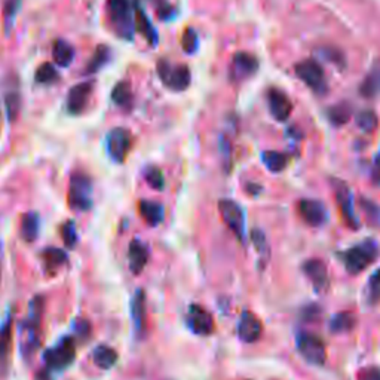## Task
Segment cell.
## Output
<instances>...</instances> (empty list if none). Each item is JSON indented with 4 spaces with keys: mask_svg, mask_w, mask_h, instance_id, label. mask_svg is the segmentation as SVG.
Here are the masks:
<instances>
[{
    "mask_svg": "<svg viewBox=\"0 0 380 380\" xmlns=\"http://www.w3.org/2000/svg\"><path fill=\"white\" fill-rule=\"evenodd\" d=\"M45 309V300L42 296H35L28 306V315L26 321L21 325L23 330V340H21V352L26 360H31V356L40 346V327H42V315Z\"/></svg>",
    "mask_w": 380,
    "mask_h": 380,
    "instance_id": "cell-1",
    "label": "cell"
},
{
    "mask_svg": "<svg viewBox=\"0 0 380 380\" xmlns=\"http://www.w3.org/2000/svg\"><path fill=\"white\" fill-rule=\"evenodd\" d=\"M108 21L115 33L125 40H133L135 33V6L131 0H107Z\"/></svg>",
    "mask_w": 380,
    "mask_h": 380,
    "instance_id": "cell-2",
    "label": "cell"
},
{
    "mask_svg": "<svg viewBox=\"0 0 380 380\" xmlns=\"http://www.w3.org/2000/svg\"><path fill=\"white\" fill-rule=\"evenodd\" d=\"M380 254V247L374 240H365L340 254L347 274L358 275L373 265Z\"/></svg>",
    "mask_w": 380,
    "mask_h": 380,
    "instance_id": "cell-3",
    "label": "cell"
},
{
    "mask_svg": "<svg viewBox=\"0 0 380 380\" xmlns=\"http://www.w3.org/2000/svg\"><path fill=\"white\" fill-rule=\"evenodd\" d=\"M76 358V343L72 336H64V338L56 345L49 347L43 354V363L47 368L56 372L66 370L70 367Z\"/></svg>",
    "mask_w": 380,
    "mask_h": 380,
    "instance_id": "cell-4",
    "label": "cell"
},
{
    "mask_svg": "<svg viewBox=\"0 0 380 380\" xmlns=\"http://www.w3.org/2000/svg\"><path fill=\"white\" fill-rule=\"evenodd\" d=\"M69 204L74 211H90L92 208V181L85 172H74L70 177Z\"/></svg>",
    "mask_w": 380,
    "mask_h": 380,
    "instance_id": "cell-5",
    "label": "cell"
},
{
    "mask_svg": "<svg viewBox=\"0 0 380 380\" xmlns=\"http://www.w3.org/2000/svg\"><path fill=\"white\" fill-rule=\"evenodd\" d=\"M158 74L167 88L172 91H186L192 82V73L186 64H171L167 60L158 63Z\"/></svg>",
    "mask_w": 380,
    "mask_h": 380,
    "instance_id": "cell-6",
    "label": "cell"
},
{
    "mask_svg": "<svg viewBox=\"0 0 380 380\" xmlns=\"http://www.w3.org/2000/svg\"><path fill=\"white\" fill-rule=\"evenodd\" d=\"M296 346L303 360L312 365H322L327 360L325 342L317 334L300 333L296 339Z\"/></svg>",
    "mask_w": 380,
    "mask_h": 380,
    "instance_id": "cell-7",
    "label": "cell"
},
{
    "mask_svg": "<svg viewBox=\"0 0 380 380\" xmlns=\"http://www.w3.org/2000/svg\"><path fill=\"white\" fill-rule=\"evenodd\" d=\"M295 72L297 78L318 95L327 92V79L321 64L315 60H303L296 64Z\"/></svg>",
    "mask_w": 380,
    "mask_h": 380,
    "instance_id": "cell-8",
    "label": "cell"
},
{
    "mask_svg": "<svg viewBox=\"0 0 380 380\" xmlns=\"http://www.w3.org/2000/svg\"><path fill=\"white\" fill-rule=\"evenodd\" d=\"M331 188L334 192L336 202H338V205H339L346 224L349 226L351 229H358V227H360V220H358V215L355 213L354 195H352L351 188L347 186L345 181L338 180V179L331 180Z\"/></svg>",
    "mask_w": 380,
    "mask_h": 380,
    "instance_id": "cell-9",
    "label": "cell"
},
{
    "mask_svg": "<svg viewBox=\"0 0 380 380\" xmlns=\"http://www.w3.org/2000/svg\"><path fill=\"white\" fill-rule=\"evenodd\" d=\"M219 211L224 224L238 238V241L245 240V215L240 204L233 199H222L219 202Z\"/></svg>",
    "mask_w": 380,
    "mask_h": 380,
    "instance_id": "cell-10",
    "label": "cell"
},
{
    "mask_svg": "<svg viewBox=\"0 0 380 380\" xmlns=\"http://www.w3.org/2000/svg\"><path fill=\"white\" fill-rule=\"evenodd\" d=\"M133 144V135L125 128H113L106 137V150L112 160L122 164Z\"/></svg>",
    "mask_w": 380,
    "mask_h": 380,
    "instance_id": "cell-11",
    "label": "cell"
},
{
    "mask_svg": "<svg viewBox=\"0 0 380 380\" xmlns=\"http://www.w3.org/2000/svg\"><path fill=\"white\" fill-rule=\"evenodd\" d=\"M188 327L198 336H210L214 331L213 315L201 305H190L186 313Z\"/></svg>",
    "mask_w": 380,
    "mask_h": 380,
    "instance_id": "cell-12",
    "label": "cell"
},
{
    "mask_svg": "<svg viewBox=\"0 0 380 380\" xmlns=\"http://www.w3.org/2000/svg\"><path fill=\"white\" fill-rule=\"evenodd\" d=\"M13 313H9L6 320L0 325V376H6L10 365V352H13Z\"/></svg>",
    "mask_w": 380,
    "mask_h": 380,
    "instance_id": "cell-13",
    "label": "cell"
},
{
    "mask_svg": "<svg viewBox=\"0 0 380 380\" xmlns=\"http://www.w3.org/2000/svg\"><path fill=\"white\" fill-rule=\"evenodd\" d=\"M258 70V60L249 52H236L231 64V76L233 81H244L251 78Z\"/></svg>",
    "mask_w": 380,
    "mask_h": 380,
    "instance_id": "cell-14",
    "label": "cell"
},
{
    "mask_svg": "<svg viewBox=\"0 0 380 380\" xmlns=\"http://www.w3.org/2000/svg\"><path fill=\"white\" fill-rule=\"evenodd\" d=\"M267 106L269 112L278 122H286L291 116L292 103L290 97L279 88H270L267 91Z\"/></svg>",
    "mask_w": 380,
    "mask_h": 380,
    "instance_id": "cell-15",
    "label": "cell"
},
{
    "mask_svg": "<svg viewBox=\"0 0 380 380\" xmlns=\"http://www.w3.org/2000/svg\"><path fill=\"white\" fill-rule=\"evenodd\" d=\"M303 274L311 281V284L317 291L327 290L330 284V276H329V269L325 263L320 258H311L306 260L301 266Z\"/></svg>",
    "mask_w": 380,
    "mask_h": 380,
    "instance_id": "cell-16",
    "label": "cell"
},
{
    "mask_svg": "<svg viewBox=\"0 0 380 380\" xmlns=\"http://www.w3.org/2000/svg\"><path fill=\"white\" fill-rule=\"evenodd\" d=\"M299 214L301 219L305 220L309 226L320 227L325 224L329 219L327 208L324 207V204L317 199H301L299 202Z\"/></svg>",
    "mask_w": 380,
    "mask_h": 380,
    "instance_id": "cell-17",
    "label": "cell"
},
{
    "mask_svg": "<svg viewBox=\"0 0 380 380\" xmlns=\"http://www.w3.org/2000/svg\"><path fill=\"white\" fill-rule=\"evenodd\" d=\"M263 331L262 321H260L253 312L244 311L238 321V336L245 343H254L260 339Z\"/></svg>",
    "mask_w": 380,
    "mask_h": 380,
    "instance_id": "cell-18",
    "label": "cell"
},
{
    "mask_svg": "<svg viewBox=\"0 0 380 380\" xmlns=\"http://www.w3.org/2000/svg\"><path fill=\"white\" fill-rule=\"evenodd\" d=\"M92 94V82H81L70 88L67 94V110L72 115H79L90 101Z\"/></svg>",
    "mask_w": 380,
    "mask_h": 380,
    "instance_id": "cell-19",
    "label": "cell"
},
{
    "mask_svg": "<svg viewBox=\"0 0 380 380\" xmlns=\"http://www.w3.org/2000/svg\"><path fill=\"white\" fill-rule=\"evenodd\" d=\"M131 320L133 327L135 331L137 338H143L146 333V320H147V311H146V292L144 290H137L131 300Z\"/></svg>",
    "mask_w": 380,
    "mask_h": 380,
    "instance_id": "cell-20",
    "label": "cell"
},
{
    "mask_svg": "<svg viewBox=\"0 0 380 380\" xmlns=\"http://www.w3.org/2000/svg\"><path fill=\"white\" fill-rule=\"evenodd\" d=\"M149 256H150L149 247L143 241L133 240L128 248L129 270H131L134 275H140L144 270V267L147 266Z\"/></svg>",
    "mask_w": 380,
    "mask_h": 380,
    "instance_id": "cell-21",
    "label": "cell"
},
{
    "mask_svg": "<svg viewBox=\"0 0 380 380\" xmlns=\"http://www.w3.org/2000/svg\"><path fill=\"white\" fill-rule=\"evenodd\" d=\"M360 94L364 99H376L380 97V61L373 63L370 72L360 86Z\"/></svg>",
    "mask_w": 380,
    "mask_h": 380,
    "instance_id": "cell-22",
    "label": "cell"
},
{
    "mask_svg": "<svg viewBox=\"0 0 380 380\" xmlns=\"http://www.w3.org/2000/svg\"><path fill=\"white\" fill-rule=\"evenodd\" d=\"M42 262H43V266H45V269L48 270V272L53 274L69 262V256L61 248L48 247V248L43 249Z\"/></svg>",
    "mask_w": 380,
    "mask_h": 380,
    "instance_id": "cell-23",
    "label": "cell"
},
{
    "mask_svg": "<svg viewBox=\"0 0 380 380\" xmlns=\"http://www.w3.org/2000/svg\"><path fill=\"white\" fill-rule=\"evenodd\" d=\"M135 31H140L151 47L158 45V40H159L158 31L155 26L151 24V21L146 15L144 10L140 6H135Z\"/></svg>",
    "mask_w": 380,
    "mask_h": 380,
    "instance_id": "cell-24",
    "label": "cell"
},
{
    "mask_svg": "<svg viewBox=\"0 0 380 380\" xmlns=\"http://www.w3.org/2000/svg\"><path fill=\"white\" fill-rule=\"evenodd\" d=\"M140 214L144 222L150 226H158L164 222L165 208L164 205L155 201H141L140 202Z\"/></svg>",
    "mask_w": 380,
    "mask_h": 380,
    "instance_id": "cell-25",
    "label": "cell"
},
{
    "mask_svg": "<svg viewBox=\"0 0 380 380\" xmlns=\"http://www.w3.org/2000/svg\"><path fill=\"white\" fill-rule=\"evenodd\" d=\"M119 360L117 352L107 345H99L92 352V361L100 370H110Z\"/></svg>",
    "mask_w": 380,
    "mask_h": 380,
    "instance_id": "cell-26",
    "label": "cell"
},
{
    "mask_svg": "<svg viewBox=\"0 0 380 380\" xmlns=\"http://www.w3.org/2000/svg\"><path fill=\"white\" fill-rule=\"evenodd\" d=\"M40 229V220L36 213H27L21 219V236L27 242H33L38 240Z\"/></svg>",
    "mask_w": 380,
    "mask_h": 380,
    "instance_id": "cell-27",
    "label": "cell"
},
{
    "mask_svg": "<svg viewBox=\"0 0 380 380\" xmlns=\"http://www.w3.org/2000/svg\"><path fill=\"white\" fill-rule=\"evenodd\" d=\"M262 160L265 167L270 171V172H282L287 165H288V156L284 151H278V150H267L262 154Z\"/></svg>",
    "mask_w": 380,
    "mask_h": 380,
    "instance_id": "cell-28",
    "label": "cell"
},
{
    "mask_svg": "<svg viewBox=\"0 0 380 380\" xmlns=\"http://www.w3.org/2000/svg\"><path fill=\"white\" fill-rule=\"evenodd\" d=\"M52 57L53 61H56L57 66L60 67H69L70 63L74 58V49L66 40H57L53 43V49H52Z\"/></svg>",
    "mask_w": 380,
    "mask_h": 380,
    "instance_id": "cell-29",
    "label": "cell"
},
{
    "mask_svg": "<svg viewBox=\"0 0 380 380\" xmlns=\"http://www.w3.org/2000/svg\"><path fill=\"white\" fill-rule=\"evenodd\" d=\"M112 100L117 107L124 108V110L131 108L134 100L131 85L128 82H119L117 85H115V88L112 91Z\"/></svg>",
    "mask_w": 380,
    "mask_h": 380,
    "instance_id": "cell-30",
    "label": "cell"
},
{
    "mask_svg": "<svg viewBox=\"0 0 380 380\" xmlns=\"http://www.w3.org/2000/svg\"><path fill=\"white\" fill-rule=\"evenodd\" d=\"M351 116H352V106L349 103H346V101H342L339 104L330 107L329 112H327L329 121L334 126L346 125L347 122H349Z\"/></svg>",
    "mask_w": 380,
    "mask_h": 380,
    "instance_id": "cell-31",
    "label": "cell"
},
{
    "mask_svg": "<svg viewBox=\"0 0 380 380\" xmlns=\"http://www.w3.org/2000/svg\"><path fill=\"white\" fill-rule=\"evenodd\" d=\"M356 320L351 312H339L330 320V330L334 334H343L354 330Z\"/></svg>",
    "mask_w": 380,
    "mask_h": 380,
    "instance_id": "cell-32",
    "label": "cell"
},
{
    "mask_svg": "<svg viewBox=\"0 0 380 380\" xmlns=\"http://www.w3.org/2000/svg\"><path fill=\"white\" fill-rule=\"evenodd\" d=\"M110 56H112L110 48L104 47V45H100L99 48L95 49V52L92 53V57L88 61V66H86L85 73L86 74H94L97 72H100L106 66V64L108 63V60H110Z\"/></svg>",
    "mask_w": 380,
    "mask_h": 380,
    "instance_id": "cell-33",
    "label": "cell"
},
{
    "mask_svg": "<svg viewBox=\"0 0 380 380\" xmlns=\"http://www.w3.org/2000/svg\"><path fill=\"white\" fill-rule=\"evenodd\" d=\"M355 122H356V126L360 128L363 133L372 134L376 131V128L379 125V117H377V113L372 110V108H365V110L356 115Z\"/></svg>",
    "mask_w": 380,
    "mask_h": 380,
    "instance_id": "cell-34",
    "label": "cell"
},
{
    "mask_svg": "<svg viewBox=\"0 0 380 380\" xmlns=\"http://www.w3.org/2000/svg\"><path fill=\"white\" fill-rule=\"evenodd\" d=\"M58 78L60 76L56 66H52L49 63H43L35 74L36 82L40 85H52L58 81Z\"/></svg>",
    "mask_w": 380,
    "mask_h": 380,
    "instance_id": "cell-35",
    "label": "cell"
},
{
    "mask_svg": "<svg viewBox=\"0 0 380 380\" xmlns=\"http://www.w3.org/2000/svg\"><path fill=\"white\" fill-rule=\"evenodd\" d=\"M365 299L370 305H377V303H380V269H377L367 281Z\"/></svg>",
    "mask_w": 380,
    "mask_h": 380,
    "instance_id": "cell-36",
    "label": "cell"
},
{
    "mask_svg": "<svg viewBox=\"0 0 380 380\" xmlns=\"http://www.w3.org/2000/svg\"><path fill=\"white\" fill-rule=\"evenodd\" d=\"M320 56L327 60L329 63L334 64L336 67L345 69L346 67V57L342 51H339L338 48H331V47H324L322 49H320Z\"/></svg>",
    "mask_w": 380,
    "mask_h": 380,
    "instance_id": "cell-37",
    "label": "cell"
},
{
    "mask_svg": "<svg viewBox=\"0 0 380 380\" xmlns=\"http://www.w3.org/2000/svg\"><path fill=\"white\" fill-rule=\"evenodd\" d=\"M144 179L149 183V186L154 188L155 190H162L165 188L164 174H162V171L158 167H147L144 170Z\"/></svg>",
    "mask_w": 380,
    "mask_h": 380,
    "instance_id": "cell-38",
    "label": "cell"
},
{
    "mask_svg": "<svg viewBox=\"0 0 380 380\" xmlns=\"http://www.w3.org/2000/svg\"><path fill=\"white\" fill-rule=\"evenodd\" d=\"M61 238L67 248H74L76 244H78L79 241L78 229H76V224L73 222L69 220L61 226Z\"/></svg>",
    "mask_w": 380,
    "mask_h": 380,
    "instance_id": "cell-39",
    "label": "cell"
},
{
    "mask_svg": "<svg viewBox=\"0 0 380 380\" xmlns=\"http://www.w3.org/2000/svg\"><path fill=\"white\" fill-rule=\"evenodd\" d=\"M181 47L184 52H188L189 56L198 49V33L193 28H188L184 31L183 39H181Z\"/></svg>",
    "mask_w": 380,
    "mask_h": 380,
    "instance_id": "cell-40",
    "label": "cell"
},
{
    "mask_svg": "<svg viewBox=\"0 0 380 380\" xmlns=\"http://www.w3.org/2000/svg\"><path fill=\"white\" fill-rule=\"evenodd\" d=\"M19 95L17 92H9L6 95V108H8V116L10 121H14V119L18 116L19 112Z\"/></svg>",
    "mask_w": 380,
    "mask_h": 380,
    "instance_id": "cell-41",
    "label": "cell"
},
{
    "mask_svg": "<svg viewBox=\"0 0 380 380\" xmlns=\"http://www.w3.org/2000/svg\"><path fill=\"white\" fill-rule=\"evenodd\" d=\"M361 207L365 213V215L368 217V219H370V222H380V208L377 207V205L370 201V199H367V198H363L361 199Z\"/></svg>",
    "mask_w": 380,
    "mask_h": 380,
    "instance_id": "cell-42",
    "label": "cell"
},
{
    "mask_svg": "<svg viewBox=\"0 0 380 380\" xmlns=\"http://www.w3.org/2000/svg\"><path fill=\"white\" fill-rule=\"evenodd\" d=\"M251 241H253L256 249L258 251V254L267 253V241H266V236H265V233L262 231L254 229L251 232Z\"/></svg>",
    "mask_w": 380,
    "mask_h": 380,
    "instance_id": "cell-43",
    "label": "cell"
},
{
    "mask_svg": "<svg viewBox=\"0 0 380 380\" xmlns=\"http://www.w3.org/2000/svg\"><path fill=\"white\" fill-rule=\"evenodd\" d=\"M156 6V13L160 19H170L174 15V8L168 0H154Z\"/></svg>",
    "mask_w": 380,
    "mask_h": 380,
    "instance_id": "cell-44",
    "label": "cell"
},
{
    "mask_svg": "<svg viewBox=\"0 0 380 380\" xmlns=\"http://www.w3.org/2000/svg\"><path fill=\"white\" fill-rule=\"evenodd\" d=\"M358 380H380V368L379 367L363 368Z\"/></svg>",
    "mask_w": 380,
    "mask_h": 380,
    "instance_id": "cell-45",
    "label": "cell"
},
{
    "mask_svg": "<svg viewBox=\"0 0 380 380\" xmlns=\"http://www.w3.org/2000/svg\"><path fill=\"white\" fill-rule=\"evenodd\" d=\"M370 176H372V181L376 184V186H380V150L377 151L373 159Z\"/></svg>",
    "mask_w": 380,
    "mask_h": 380,
    "instance_id": "cell-46",
    "label": "cell"
},
{
    "mask_svg": "<svg viewBox=\"0 0 380 380\" xmlns=\"http://www.w3.org/2000/svg\"><path fill=\"white\" fill-rule=\"evenodd\" d=\"M76 334L81 336V338H83V339L90 338V334H91L90 322L86 320H79L78 324H76Z\"/></svg>",
    "mask_w": 380,
    "mask_h": 380,
    "instance_id": "cell-47",
    "label": "cell"
},
{
    "mask_svg": "<svg viewBox=\"0 0 380 380\" xmlns=\"http://www.w3.org/2000/svg\"><path fill=\"white\" fill-rule=\"evenodd\" d=\"M245 189L249 195H251V197H257V195L263 190V188L260 186V184H254V183H248Z\"/></svg>",
    "mask_w": 380,
    "mask_h": 380,
    "instance_id": "cell-48",
    "label": "cell"
},
{
    "mask_svg": "<svg viewBox=\"0 0 380 380\" xmlns=\"http://www.w3.org/2000/svg\"><path fill=\"white\" fill-rule=\"evenodd\" d=\"M2 267H3V244L0 241V281H2Z\"/></svg>",
    "mask_w": 380,
    "mask_h": 380,
    "instance_id": "cell-49",
    "label": "cell"
},
{
    "mask_svg": "<svg viewBox=\"0 0 380 380\" xmlns=\"http://www.w3.org/2000/svg\"><path fill=\"white\" fill-rule=\"evenodd\" d=\"M38 380H52L51 376H49V370L38 373Z\"/></svg>",
    "mask_w": 380,
    "mask_h": 380,
    "instance_id": "cell-50",
    "label": "cell"
}]
</instances>
